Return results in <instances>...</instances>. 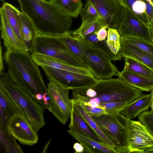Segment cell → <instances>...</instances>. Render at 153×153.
Here are the masks:
<instances>
[{"label":"cell","mask_w":153,"mask_h":153,"mask_svg":"<svg viewBox=\"0 0 153 153\" xmlns=\"http://www.w3.org/2000/svg\"><path fill=\"white\" fill-rule=\"evenodd\" d=\"M123 71L132 72L153 79V70L145 64L132 58L124 57Z\"/></svg>","instance_id":"obj_29"},{"label":"cell","mask_w":153,"mask_h":153,"mask_svg":"<svg viewBox=\"0 0 153 153\" xmlns=\"http://www.w3.org/2000/svg\"><path fill=\"white\" fill-rule=\"evenodd\" d=\"M90 86L102 103L126 102L129 104L143 94L142 91L118 78L98 79Z\"/></svg>","instance_id":"obj_5"},{"label":"cell","mask_w":153,"mask_h":153,"mask_svg":"<svg viewBox=\"0 0 153 153\" xmlns=\"http://www.w3.org/2000/svg\"><path fill=\"white\" fill-rule=\"evenodd\" d=\"M103 25L100 19L82 23L77 29L72 32V34L78 39H82L85 36L97 31Z\"/></svg>","instance_id":"obj_30"},{"label":"cell","mask_w":153,"mask_h":153,"mask_svg":"<svg viewBox=\"0 0 153 153\" xmlns=\"http://www.w3.org/2000/svg\"><path fill=\"white\" fill-rule=\"evenodd\" d=\"M108 28L106 25L104 26L97 31L95 32L99 40L102 41L106 39L108 35V31L106 29Z\"/></svg>","instance_id":"obj_39"},{"label":"cell","mask_w":153,"mask_h":153,"mask_svg":"<svg viewBox=\"0 0 153 153\" xmlns=\"http://www.w3.org/2000/svg\"><path fill=\"white\" fill-rule=\"evenodd\" d=\"M2 48L1 46V43L0 44V74H1L3 72V71L4 69L3 65V60L2 56Z\"/></svg>","instance_id":"obj_41"},{"label":"cell","mask_w":153,"mask_h":153,"mask_svg":"<svg viewBox=\"0 0 153 153\" xmlns=\"http://www.w3.org/2000/svg\"><path fill=\"white\" fill-rule=\"evenodd\" d=\"M123 5L122 19L117 28L120 36L139 37L152 42L149 26L139 18L127 6L124 4Z\"/></svg>","instance_id":"obj_11"},{"label":"cell","mask_w":153,"mask_h":153,"mask_svg":"<svg viewBox=\"0 0 153 153\" xmlns=\"http://www.w3.org/2000/svg\"><path fill=\"white\" fill-rule=\"evenodd\" d=\"M81 39L88 47L104 53L111 61L121 60L122 56L114 54L110 50L107 43V38L104 40L100 41L98 40L96 34L93 33Z\"/></svg>","instance_id":"obj_24"},{"label":"cell","mask_w":153,"mask_h":153,"mask_svg":"<svg viewBox=\"0 0 153 153\" xmlns=\"http://www.w3.org/2000/svg\"><path fill=\"white\" fill-rule=\"evenodd\" d=\"M152 1H153V0H152Z\"/></svg>","instance_id":"obj_47"},{"label":"cell","mask_w":153,"mask_h":153,"mask_svg":"<svg viewBox=\"0 0 153 153\" xmlns=\"http://www.w3.org/2000/svg\"><path fill=\"white\" fill-rule=\"evenodd\" d=\"M0 86L5 90L37 132L45 124L44 109L26 94L10 78L7 73L0 74Z\"/></svg>","instance_id":"obj_3"},{"label":"cell","mask_w":153,"mask_h":153,"mask_svg":"<svg viewBox=\"0 0 153 153\" xmlns=\"http://www.w3.org/2000/svg\"><path fill=\"white\" fill-rule=\"evenodd\" d=\"M120 53L123 57L134 59L149 67L153 70V59L138 48L120 37Z\"/></svg>","instance_id":"obj_16"},{"label":"cell","mask_w":153,"mask_h":153,"mask_svg":"<svg viewBox=\"0 0 153 153\" xmlns=\"http://www.w3.org/2000/svg\"><path fill=\"white\" fill-rule=\"evenodd\" d=\"M139 121L143 125L153 136V112L146 111L138 116Z\"/></svg>","instance_id":"obj_36"},{"label":"cell","mask_w":153,"mask_h":153,"mask_svg":"<svg viewBox=\"0 0 153 153\" xmlns=\"http://www.w3.org/2000/svg\"><path fill=\"white\" fill-rule=\"evenodd\" d=\"M7 127L10 134L21 144L32 146L38 141L37 132L22 114L12 117L8 121Z\"/></svg>","instance_id":"obj_12"},{"label":"cell","mask_w":153,"mask_h":153,"mask_svg":"<svg viewBox=\"0 0 153 153\" xmlns=\"http://www.w3.org/2000/svg\"><path fill=\"white\" fill-rule=\"evenodd\" d=\"M91 117L112 143L116 153H131L129 141L130 120L120 112Z\"/></svg>","instance_id":"obj_4"},{"label":"cell","mask_w":153,"mask_h":153,"mask_svg":"<svg viewBox=\"0 0 153 153\" xmlns=\"http://www.w3.org/2000/svg\"><path fill=\"white\" fill-rule=\"evenodd\" d=\"M1 38L7 50L28 52L8 22L1 7L0 8Z\"/></svg>","instance_id":"obj_14"},{"label":"cell","mask_w":153,"mask_h":153,"mask_svg":"<svg viewBox=\"0 0 153 153\" xmlns=\"http://www.w3.org/2000/svg\"><path fill=\"white\" fill-rule=\"evenodd\" d=\"M50 2L72 17H76L82 8L81 0H49Z\"/></svg>","instance_id":"obj_27"},{"label":"cell","mask_w":153,"mask_h":153,"mask_svg":"<svg viewBox=\"0 0 153 153\" xmlns=\"http://www.w3.org/2000/svg\"><path fill=\"white\" fill-rule=\"evenodd\" d=\"M32 53L52 57L73 66L87 68L72 53L59 36H51L38 34Z\"/></svg>","instance_id":"obj_6"},{"label":"cell","mask_w":153,"mask_h":153,"mask_svg":"<svg viewBox=\"0 0 153 153\" xmlns=\"http://www.w3.org/2000/svg\"><path fill=\"white\" fill-rule=\"evenodd\" d=\"M4 59L7 74L14 82L43 108L48 109L50 98L38 65L28 52L7 50Z\"/></svg>","instance_id":"obj_1"},{"label":"cell","mask_w":153,"mask_h":153,"mask_svg":"<svg viewBox=\"0 0 153 153\" xmlns=\"http://www.w3.org/2000/svg\"><path fill=\"white\" fill-rule=\"evenodd\" d=\"M59 36L72 53L88 68L84 57L82 45L79 40L73 35L72 32L69 31Z\"/></svg>","instance_id":"obj_26"},{"label":"cell","mask_w":153,"mask_h":153,"mask_svg":"<svg viewBox=\"0 0 153 153\" xmlns=\"http://www.w3.org/2000/svg\"><path fill=\"white\" fill-rule=\"evenodd\" d=\"M80 14L82 19V23L100 19V15L96 8L91 3L88 1H86Z\"/></svg>","instance_id":"obj_35"},{"label":"cell","mask_w":153,"mask_h":153,"mask_svg":"<svg viewBox=\"0 0 153 153\" xmlns=\"http://www.w3.org/2000/svg\"><path fill=\"white\" fill-rule=\"evenodd\" d=\"M129 141L131 152L143 153L153 147V136L139 121H129Z\"/></svg>","instance_id":"obj_13"},{"label":"cell","mask_w":153,"mask_h":153,"mask_svg":"<svg viewBox=\"0 0 153 153\" xmlns=\"http://www.w3.org/2000/svg\"><path fill=\"white\" fill-rule=\"evenodd\" d=\"M152 37V42H153V24H150L149 25Z\"/></svg>","instance_id":"obj_44"},{"label":"cell","mask_w":153,"mask_h":153,"mask_svg":"<svg viewBox=\"0 0 153 153\" xmlns=\"http://www.w3.org/2000/svg\"><path fill=\"white\" fill-rule=\"evenodd\" d=\"M47 87L50 98L48 110L64 125L72 109L71 99L68 97L69 89L64 88L52 81H50Z\"/></svg>","instance_id":"obj_8"},{"label":"cell","mask_w":153,"mask_h":153,"mask_svg":"<svg viewBox=\"0 0 153 153\" xmlns=\"http://www.w3.org/2000/svg\"><path fill=\"white\" fill-rule=\"evenodd\" d=\"M118 78L142 91L149 92L153 88V79L137 73L123 70L119 71Z\"/></svg>","instance_id":"obj_17"},{"label":"cell","mask_w":153,"mask_h":153,"mask_svg":"<svg viewBox=\"0 0 153 153\" xmlns=\"http://www.w3.org/2000/svg\"><path fill=\"white\" fill-rule=\"evenodd\" d=\"M67 132L84 146L86 153H112L116 152L103 143L70 130Z\"/></svg>","instance_id":"obj_19"},{"label":"cell","mask_w":153,"mask_h":153,"mask_svg":"<svg viewBox=\"0 0 153 153\" xmlns=\"http://www.w3.org/2000/svg\"><path fill=\"white\" fill-rule=\"evenodd\" d=\"M0 152L22 153L23 152L7 127L0 125Z\"/></svg>","instance_id":"obj_25"},{"label":"cell","mask_w":153,"mask_h":153,"mask_svg":"<svg viewBox=\"0 0 153 153\" xmlns=\"http://www.w3.org/2000/svg\"><path fill=\"white\" fill-rule=\"evenodd\" d=\"M73 99L79 103L91 117L98 116L108 114L102 103L95 101H91L85 99Z\"/></svg>","instance_id":"obj_32"},{"label":"cell","mask_w":153,"mask_h":153,"mask_svg":"<svg viewBox=\"0 0 153 153\" xmlns=\"http://www.w3.org/2000/svg\"><path fill=\"white\" fill-rule=\"evenodd\" d=\"M91 3L98 13L104 26L117 29L123 16L124 5L121 0H85Z\"/></svg>","instance_id":"obj_10"},{"label":"cell","mask_w":153,"mask_h":153,"mask_svg":"<svg viewBox=\"0 0 153 153\" xmlns=\"http://www.w3.org/2000/svg\"><path fill=\"white\" fill-rule=\"evenodd\" d=\"M17 0L22 12L30 20L39 34L57 36L69 31L72 17L49 0Z\"/></svg>","instance_id":"obj_2"},{"label":"cell","mask_w":153,"mask_h":153,"mask_svg":"<svg viewBox=\"0 0 153 153\" xmlns=\"http://www.w3.org/2000/svg\"><path fill=\"white\" fill-rule=\"evenodd\" d=\"M145 152H153V147L146 151Z\"/></svg>","instance_id":"obj_45"},{"label":"cell","mask_w":153,"mask_h":153,"mask_svg":"<svg viewBox=\"0 0 153 153\" xmlns=\"http://www.w3.org/2000/svg\"><path fill=\"white\" fill-rule=\"evenodd\" d=\"M31 56L34 62L40 67H48L57 69L94 76L89 69L73 66L52 57L34 53H32Z\"/></svg>","instance_id":"obj_15"},{"label":"cell","mask_w":153,"mask_h":153,"mask_svg":"<svg viewBox=\"0 0 153 153\" xmlns=\"http://www.w3.org/2000/svg\"><path fill=\"white\" fill-rule=\"evenodd\" d=\"M78 39L82 45L88 67L96 78L107 79L117 75L119 71L105 54L88 47L82 39Z\"/></svg>","instance_id":"obj_7"},{"label":"cell","mask_w":153,"mask_h":153,"mask_svg":"<svg viewBox=\"0 0 153 153\" xmlns=\"http://www.w3.org/2000/svg\"><path fill=\"white\" fill-rule=\"evenodd\" d=\"M73 147L76 153H82L84 152V147L80 143L77 142L75 143Z\"/></svg>","instance_id":"obj_40"},{"label":"cell","mask_w":153,"mask_h":153,"mask_svg":"<svg viewBox=\"0 0 153 153\" xmlns=\"http://www.w3.org/2000/svg\"><path fill=\"white\" fill-rule=\"evenodd\" d=\"M151 105V94H142L138 98L127 104L120 112L131 120L142 112L147 111Z\"/></svg>","instance_id":"obj_18"},{"label":"cell","mask_w":153,"mask_h":153,"mask_svg":"<svg viewBox=\"0 0 153 153\" xmlns=\"http://www.w3.org/2000/svg\"><path fill=\"white\" fill-rule=\"evenodd\" d=\"M123 38L128 42L141 50L153 59V42L139 37H128Z\"/></svg>","instance_id":"obj_34"},{"label":"cell","mask_w":153,"mask_h":153,"mask_svg":"<svg viewBox=\"0 0 153 153\" xmlns=\"http://www.w3.org/2000/svg\"><path fill=\"white\" fill-rule=\"evenodd\" d=\"M139 18L149 25L144 0H121Z\"/></svg>","instance_id":"obj_31"},{"label":"cell","mask_w":153,"mask_h":153,"mask_svg":"<svg viewBox=\"0 0 153 153\" xmlns=\"http://www.w3.org/2000/svg\"><path fill=\"white\" fill-rule=\"evenodd\" d=\"M22 33L29 52L33 53L35 40L38 34L35 27L29 19L22 12Z\"/></svg>","instance_id":"obj_23"},{"label":"cell","mask_w":153,"mask_h":153,"mask_svg":"<svg viewBox=\"0 0 153 153\" xmlns=\"http://www.w3.org/2000/svg\"><path fill=\"white\" fill-rule=\"evenodd\" d=\"M1 8L10 26L20 40L26 47L22 33L21 12L13 5L7 2L4 3Z\"/></svg>","instance_id":"obj_21"},{"label":"cell","mask_w":153,"mask_h":153,"mask_svg":"<svg viewBox=\"0 0 153 153\" xmlns=\"http://www.w3.org/2000/svg\"><path fill=\"white\" fill-rule=\"evenodd\" d=\"M120 37L116 29L111 28H108V35L106 39L107 45L113 53L122 56L120 53L121 49Z\"/></svg>","instance_id":"obj_33"},{"label":"cell","mask_w":153,"mask_h":153,"mask_svg":"<svg viewBox=\"0 0 153 153\" xmlns=\"http://www.w3.org/2000/svg\"><path fill=\"white\" fill-rule=\"evenodd\" d=\"M51 140V139L48 142H47L46 144L45 147H44V148L43 150V151L42 152V153L47 152L48 147L50 143Z\"/></svg>","instance_id":"obj_42"},{"label":"cell","mask_w":153,"mask_h":153,"mask_svg":"<svg viewBox=\"0 0 153 153\" xmlns=\"http://www.w3.org/2000/svg\"><path fill=\"white\" fill-rule=\"evenodd\" d=\"M146 4V12L149 21V25L153 24V7L146 0H144Z\"/></svg>","instance_id":"obj_38"},{"label":"cell","mask_w":153,"mask_h":153,"mask_svg":"<svg viewBox=\"0 0 153 153\" xmlns=\"http://www.w3.org/2000/svg\"><path fill=\"white\" fill-rule=\"evenodd\" d=\"M71 100L72 109L78 113L84 119L94 131L101 142L114 150L112 143L103 133L91 117L85 112L79 103L72 99H71Z\"/></svg>","instance_id":"obj_20"},{"label":"cell","mask_w":153,"mask_h":153,"mask_svg":"<svg viewBox=\"0 0 153 153\" xmlns=\"http://www.w3.org/2000/svg\"><path fill=\"white\" fill-rule=\"evenodd\" d=\"M151 111L153 112V88L151 91Z\"/></svg>","instance_id":"obj_43"},{"label":"cell","mask_w":153,"mask_h":153,"mask_svg":"<svg viewBox=\"0 0 153 153\" xmlns=\"http://www.w3.org/2000/svg\"><path fill=\"white\" fill-rule=\"evenodd\" d=\"M70 116V121L68 127L70 130L101 143L94 133L90 129L87 123L78 113L72 109Z\"/></svg>","instance_id":"obj_22"},{"label":"cell","mask_w":153,"mask_h":153,"mask_svg":"<svg viewBox=\"0 0 153 153\" xmlns=\"http://www.w3.org/2000/svg\"><path fill=\"white\" fill-rule=\"evenodd\" d=\"M0 110L4 112L8 122L14 115L21 114L12 99L0 86Z\"/></svg>","instance_id":"obj_28"},{"label":"cell","mask_w":153,"mask_h":153,"mask_svg":"<svg viewBox=\"0 0 153 153\" xmlns=\"http://www.w3.org/2000/svg\"><path fill=\"white\" fill-rule=\"evenodd\" d=\"M46 76L64 88L73 90L91 85L98 79L94 76L41 66Z\"/></svg>","instance_id":"obj_9"},{"label":"cell","mask_w":153,"mask_h":153,"mask_svg":"<svg viewBox=\"0 0 153 153\" xmlns=\"http://www.w3.org/2000/svg\"><path fill=\"white\" fill-rule=\"evenodd\" d=\"M148 1L153 7V2L152 0H146Z\"/></svg>","instance_id":"obj_46"},{"label":"cell","mask_w":153,"mask_h":153,"mask_svg":"<svg viewBox=\"0 0 153 153\" xmlns=\"http://www.w3.org/2000/svg\"><path fill=\"white\" fill-rule=\"evenodd\" d=\"M128 104L126 102L102 103L108 113L120 112Z\"/></svg>","instance_id":"obj_37"}]
</instances>
